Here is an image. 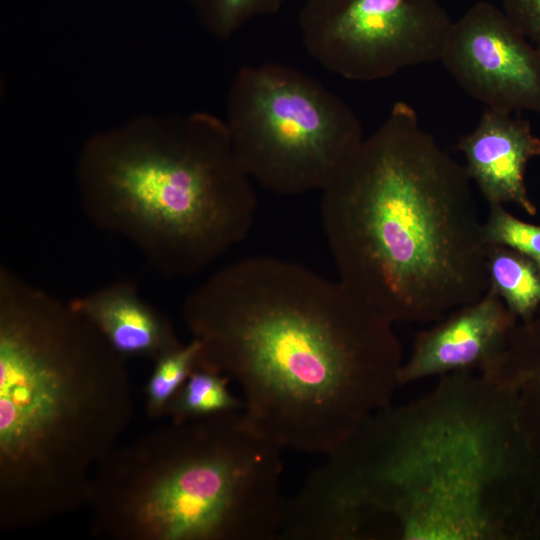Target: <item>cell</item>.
I'll return each mask as SVG.
<instances>
[{"instance_id":"cell-19","label":"cell","mask_w":540,"mask_h":540,"mask_svg":"<svg viewBox=\"0 0 540 540\" xmlns=\"http://www.w3.org/2000/svg\"><path fill=\"white\" fill-rule=\"evenodd\" d=\"M502 10L527 40L540 50V0H502Z\"/></svg>"},{"instance_id":"cell-11","label":"cell","mask_w":540,"mask_h":540,"mask_svg":"<svg viewBox=\"0 0 540 540\" xmlns=\"http://www.w3.org/2000/svg\"><path fill=\"white\" fill-rule=\"evenodd\" d=\"M456 150L464 168L488 205L512 203L534 216L525 174L529 162L540 156V137L528 120L511 112L486 108L476 127L462 135Z\"/></svg>"},{"instance_id":"cell-1","label":"cell","mask_w":540,"mask_h":540,"mask_svg":"<svg viewBox=\"0 0 540 540\" xmlns=\"http://www.w3.org/2000/svg\"><path fill=\"white\" fill-rule=\"evenodd\" d=\"M325 456L286 502L294 540H540V461L496 376H441Z\"/></svg>"},{"instance_id":"cell-12","label":"cell","mask_w":540,"mask_h":540,"mask_svg":"<svg viewBox=\"0 0 540 540\" xmlns=\"http://www.w3.org/2000/svg\"><path fill=\"white\" fill-rule=\"evenodd\" d=\"M69 302L126 360L153 362L183 344L169 317L146 301L132 281L117 280Z\"/></svg>"},{"instance_id":"cell-17","label":"cell","mask_w":540,"mask_h":540,"mask_svg":"<svg viewBox=\"0 0 540 540\" xmlns=\"http://www.w3.org/2000/svg\"><path fill=\"white\" fill-rule=\"evenodd\" d=\"M186 1L208 34L218 40H228L252 19L276 13L290 0Z\"/></svg>"},{"instance_id":"cell-3","label":"cell","mask_w":540,"mask_h":540,"mask_svg":"<svg viewBox=\"0 0 540 540\" xmlns=\"http://www.w3.org/2000/svg\"><path fill=\"white\" fill-rule=\"evenodd\" d=\"M464 165L396 102L321 191L338 279L395 323H429L481 298L487 245Z\"/></svg>"},{"instance_id":"cell-8","label":"cell","mask_w":540,"mask_h":540,"mask_svg":"<svg viewBox=\"0 0 540 540\" xmlns=\"http://www.w3.org/2000/svg\"><path fill=\"white\" fill-rule=\"evenodd\" d=\"M452 20L437 0H307V53L342 78L369 82L439 61Z\"/></svg>"},{"instance_id":"cell-14","label":"cell","mask_w":540,"mask_h":540,"mask_svg":"<svg viewBox=\"0 0 540 540\" xmlns=\"http://www.w3.org/2000/svg\"><path fill=\"white\" fill-rule=\"evenodd\" d=\"M489 287L518 319L531 318L540 307V267L527 256L504 246L487 245Z\"/></svg>"},{"instance_id":"cell-9","label":"cell","mask_w":540,"mask_h":540,"mask_svg":"<svg viewBox=\"0 0 540 540\" xmlns=\"http://www.w3.org/2000/svg\"><path fill=\"white\" fill-rule=\"evenodd\" d=\"M439 61L486 108L540 115V50L495 5L477 2L452 21Z\"/></svg>"},{"instance_id":"cell-16","label":"cell","mask_w":540,"mask_h":540,"mask_svg":"<svg viewBox=\"0 0 540 540\" xmlns=\"http://www.w3.org/2000/svg\"><path fill=\"white\" fill-rule=\"evenodd\" d=\"M199 351V342L191 339L153 361L144 389L145 409L150 418L166 417L172 399L198 367Z\"/></svg>"},{"instance_id":"cell-6","label":"cell","mask_w":540,"mask_h":540,"mask_svg":"<svg viewBox=\"0 0 540 540\" xmlns=\"http://www.w3.org/2000/svg\"><path fill=\"white\" fill-rule=\"evenodd\" d=\"M282 448L243 409L153 430L96 468L87 507L110 540H272Z\"/></svg>"},{"instance_id":"cell-10","label":"cell","mask_w":540,"mask_h":540,"mask_svg":"<svg viewBox=\"0 0 540 540\" xmlns=\"http://www.w3.org/2000/svg\"><path fill=\"white\" fill-rule=\"evenodd\" d=\"M517 322L488 287L478 300L454 309L416 334L399 372V386L456 372L491 375Z\"/></svg>"},{"instance_id":"cell-7","label":"cell","mask_w":540,"mask_h":540,"mask_svg":"<svg viewBox=\"0 0 540 540\" xmlns=\"http://www.w3.org/2000/svg\"><path fill=\"white\" fill-rule=\"evenodd\" d=\"M223 120L245 173L281 195L321 192L364 139L340 97L279 63L238 70Z\"/></svg>"},{"instance_id":"cell-13","label":"cell","mask_w":540,"mask_h":540,"mask_svg":"<svg viewBox=\"0 0 540 540\" xmlns=\"http://www.w3.org/2000/svg\"><path fill=\"white\" fill-rule=\"evenodd\" d=\"M498 375L517 396L522 425L540 460V307L515 325Z\"/></svg>"},{"instance_id":"cell-15","label":"cell","mask_w":540,"mask_h":540,"mask_svg":"<svg viewBox=\"0 0 540 540\" xmlns=\"http://www.w3.org/2000/svg\"><path fill=\"white\" fill-rule=\"evenodd\" d=\"M230 382L225 374L197 367L172 399L166 417L181 423L243 409V400L229 389Z\"/></svg>"},{"instance_id":"cell-4","label":"cell","mask_w":540,"mask_h":540,"mask_svg":"<svg viewBox=\"0 0 540 540\" xmlns=\"http://www.w3.org/2000/svg\"><path fill=\"white\" fill-rule=\"evenodd\" d=\"M126 362L69 301L0 266V531L87 506L133 418Z\"/></svg>"},{"instance_id":"cell-5","label":"cell","mask_w":540,"mask_h":540,"mask_svg":"<svg viewBox=\"0 0 540 540\" xmlns=\"http://www.w3.org/2000/svg\"><path fill=\"white\" fill-rule=\"evenodd\" d=\"M75 183L92 224L169 277L193 276L241 243L257 209L224 120L203 111L140 115L91 134Z\"/></svg>"},{"instance_id":"cell-2","label":"cell","mask_w":540,"mask_h":540,"mask_svg":"<svg viewBox=\"0 0 540 540\" xmlns=\"http://www.w3.org/2000/svg\"><path fill=\"white\" fill-rule=\"evenodd\" d=\"M181 317L198 367L237 383L245 414L283 450L331 453L399 387L394 324L338 278L293 261L227 264L186 296Z\"/></svg>"},{"instance_id":"cell-18","label":"cell","mask_w":540,"mask_h":540,"mask_svg":"<svg viewBox=\"0 0 540 540\" xmlns=\"http://www.w3.org/2000/svg\"><path fill=\"white\" fill-rule=\"evenodd\" d=\"M486 245L513 249L540 267V225L525 222L512 215L504 205H489L486 220L482 223Z\"/></svg>"}]
</instances>
